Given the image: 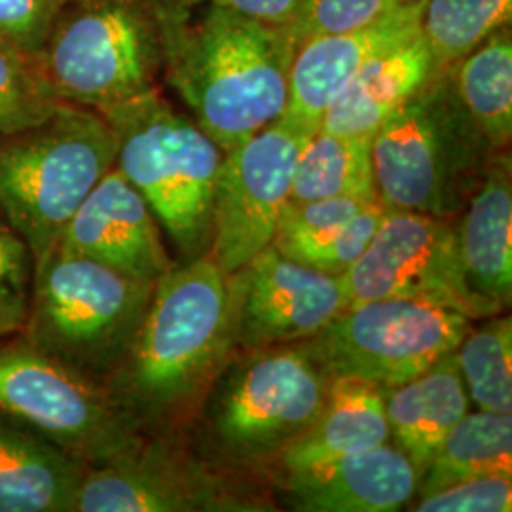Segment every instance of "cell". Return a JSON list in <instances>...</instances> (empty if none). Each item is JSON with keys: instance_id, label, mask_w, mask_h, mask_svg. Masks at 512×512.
<instances>
[{"instance_id": "6da1fadb", "label": "cell", "mask_w": 512, "mask_h": 512, "mask_svg": "<svg viewBox=\"0 0 512 512\" xmlns=\"http://www.w3.org/2000/svg\"><path fill=\"white\" fill-rule=\"evenodd\" d=\"M232 353L226 275L207 253L154 283L128 355L103 385L147 437L179 435Z\"/></svg>"}, {"instance_id": "7a4b0ae2", "label": "cell", "mask_w": 512, "mask_h": 512, "mask_svg": "<svg viewBox=\"0 0 512 512\" xmlns=\"http://www.w3.org/2000/svg\"><path fill=\"white\" fill-rule=\"evenodd\" d=\"M173 19L164 82L222 152L283 116L296 44L287 27L207 4Z\"/></svg>"}, {"instance_id": "3957f363", "label": "cell", "mask_w": 512, "mask_h": 512, "mask_svg": "<svg viewBox=\"0 0 512 512\" xmlns=\"http://www.w3.org/2000/svg\"><path fill=\"white\" fill-rule=\"evenodd\" d=\"M160 0H65L37 61L59 101L116 107L160 88L173 19Z\"/></svg>"}, {"instance_id": "277c9868", "label": "cell", "mask_w": 512, "mask_h": 512, "mask_svg": "<svg viewBox=\"0 0 512 512\" xmlns=\"http://www.w3.org/2000/svg\"><path fill=\"white\" fill-rule=\"evenodd\" d=\"M370 145L378 200L442 219L463 213L497 152L459 101L450 69L387 118Z\"/></svg>"}, {"instance_id": "5b68a950", "label": "cell", "mask_w": 512, "mask_h": 512, "mask_svg": "<svg viewBox=\"0 0 512 512\" xmlns=\"http://www.w3.org/2000/svg\"><path fill=\"white\" fill-rule=\"evenodd\" d=\"M116 137L114 167L147 200L181 262L207 255L224 152L162 88L101 110Z\"/></svg>"}, {"instance_id": "8992f818", "label": "cell", "mask_w": 512, "mask_h": 512, "mask_svg": "<svg viewBox=\"0 0 512 512\" xmlns=\"http://www.w3.org/2000/svg\"><path fill=\"white\" fill-rule=\"evenodd\" d=\"M152 293L154 283L55 245L37 260L19 336L105 384L128 355Z\"/></svg>"}, {"instance_id": "52a82bcc", "label": "cell", "mask_w": 512, "mask_h": 512, "mask_svg": "<svg viewBox=\"0 0 512 512\" xmlns=\"http://www.w3.org/2000/svg\"><path fill=\"white\" fill-rule=\"evenodd\" d=\"M116 162V137L97 110L61 103L33 126L0 133V211L35 260Z\"/></svg>"}, {"instance_id": "ba28073f", "label": "cell", "mask_w": 512, "mask_h": 512, "mask_svg": "<svg viewBox=\"0 0 512 512\" xmlns=\"http://www.w3.org/2000/svg\"><path fill=\"white\" fill-rule=\"evenodd\" d=\"M239 353L222 366L194 421L209 452L230 469H249L275 461L310 427L332 378L294 344Z\"/></svg>"}, {"instance_id": "9c48e42d", "label": "cell", "mask_w": 512, "mask_h": 512, "mask_svg": "<svg viewBox=\"0 0 512 512\" xmlns=\"http://www.w3.org/2000/svg\"><path fill=\"white\" fill-rule=\"evenodd\" d=\"M0 412L88 467L128 456L147 439L105 385L19 334L0 340Z\"/></svg>"}, {"instance_id": "30bf717a", "label": "cell", "mask_w": 512, "mask_h": 512, "mask_svg": "<svg viewBox=\"0 0 512 512\" xmlns=\"http://www.w3.org/2000/svg\"><path fill=\"white\" fill-rule=\"evenodd\" d=\"M471 325L458 311L382 298L351 304L294 346L332 380L391 387L454 353Z\"/></svg>"}, {"instance_id": "8fae6325", "label": "cell", "mask_w": 512, "mask_h": 512, "mask_svg": "<svg viewBox=\"0 0 512 512\" xmlns=\"http://www.w3.org/2000/svg\"><path fill=\"white\" fill-rule=\"evenodd\" d=\"M349 306L399 298L478 321L503 308L475 293L459 255L456 219L387 209L363 256L344 274Z\"/></svg>"}, {"instance_id": "7c38bea8", "label": "cell", "mask_w": 512, "mask_h": 512, "mask_svg": "<svg viewBox=\"0 0 512 512\" xmlns=\"http://www.w3.org/2000/svg\"><path fill=\"white\" fill-rule=\"evenodd\" d=\"M264 501L213 469L179 435H152L128 456L88 467L76 512L264 511Z\"/></svg>"}, {"instance_id": "4fadbf2b", "label": "cell", "mask_w": 512, "mask_h": 512, "mask_svg": "<svg viewBox=\"0 0 512 512\" xmlns=\"http://www.w3.org/2000/svg\"><path fill=\"white\" fill-rule=\"evenodd\" d=\"M310 137L277 120L224 152L213 192L209 251L224 275L234 274L272 245L298 154Z\"/></svg>"}, {"instance_id": "5bb4252c", "label": "cell", "mask_w": 512, "mask_h": 512, "mask_svg": "<svg viewBox=\"0 0 512 512\" xmlns=\"http://www.w3.org/2000/svg\"><path fill=\"white\" fill-rule=\"evenodd\" d=\"M226 294L238 353L304 342L349 306L344 275L313 270L274 245L226 275Z\"/></svg>"}, {"instance_id": "9a60e30c", "label": "cell", "mask_w": 512, "mask_h": 512, "mask_svg": "<svg viewBox=\"0 0 512 512\" xmlns=\"http://www.w3.org/2000/svg\"><path fill=\"white\" fill-rule=\"evenodd\" d=\"M425 0H406L363 29L306 40L296 48L283 124L308 135L321 129L336 95L372 57L421 33Z\"/></svg>"}, {"instance_id": "2e32d148", "label": "cell", "mask_w": 512, "mask_h": 512, "mask_svg": "<svg viewBox=\"0 0 512 512\" xmlns=\"http://www.w3.org/2000/svg\"><path fill=\"white\" fill-rule=\"evenodd\" d=\"M57 245L148 283L177 264L147 200L116 167L80 203Z\"/></svg>"}, {"instance_id": "e0dca14e", "label": "cell", "mask_w": 512, "mask_h": 512, "mask_svg": "<svg viewBox=\"0 0 512 512\" xmlns=\"http://www.w3.org/2000/svg\"><path fill=\"white\" fill-rule=\"evenodd\" d=\"M420 475L403 450L387 442L361 454L283 471L287 505L304 512H395L418 495Z\"/></svg>"}, {"instance_id": "ac0fdd59", "label": "cell", "mask_w": 512, "mask_h": 512, "mask_svg": "<svg viewBox=\"0 0 512 512\" xmlns=\"http://www.w3.org/2000/svg\"><path fill=\"white\" fill-rule=\"evenodd\" d=\"M440 73L442 69L420 33L372 57L353 74L325 112L321 129L340 137L372 139L387 118Z\"/></svg>"}, {"instance_id": "d6986e66", "label": "cell", "mask_w": 512, "mask_h": 512, "mask_svg": "<svg viewBox=\"0 0 512 512\" xmlns=\"http://www.w3.org/2000/svg\"><path fill=\"white\" fill-rule=\"evenodd\" d=\"M459 255L475 293L507 310L512 300V160L497 150L456 219Z\"/></svg>"}, {"instance_id": "ffe728a7", "label": "cell", "mask_w": 512, "mask_h": 512, "mask_svg": "<svg viewBox=\"0 0 512 512\" xmlns=\"http://www.w3.org/2000/svg\"><path fill=\"white\" fill-rule=\"evenodd\" d=\"M88 465L0 412V512H76Z\"/></svg>"}, {"instance_id": "44dd1931", "label": "cell", "mask_w": 512, "mask_h": 512, "mask_svg": "<svg viewBox=\"0 0 512 512\" xmlns=\"http://www.w3.org/2000/svg\"><path fill=\"white\" fill-rule=\"evenodd\" d=\"M391 440L423 476L440 444L471 410L454 353L412 380L384 387Z\"/></svg>"}, {"instance_id": "7402d4cb", "label": "cell", "mask_w": 512, "mask_h": 512, "mask_svg": "<svg viewBox=\"0 0 512 512\" xmlns=\"http://www.w3.org/2000/svg\"><path fill=\"white\" fill-rule=\"evenodd\" d=\"M391 442L384 387L332 380L321 414L275 459L283 471L308 469Z\"/></svg>"}, {"instance_id": "603a6c76", "label": "cell", "mask_w": 512, "mask_h": 512, "mask_svg": "<svg viewBox=\"0 0 512 512\" xmlns=\"http://www.w3.org/2000/svg\"><path fill=\"white\" fill-rule=\"evenodd\" d=\"M512 476L511 412H467L420 478L418 497L480 476Z\"/></svg>"}, {"instance_id": "cb8c5ba5", "label": "cell", "mask_w": 512, "mask_h": 512, "mask_svg": "<svg viewBox=\"0 0 512 512\" xmlns=\"http://www.w3.org/2000/svg\"><path fill=\"white\" fill-rule=\"evenodd\" d=\"M454 88L476 128L494 150L512 139V33L499 29L450 67Z\"/></svg>"}, {"instance_id": "d4e9b609", "label": "cell", "mask_w": 512, "mask_h": 512, "mask_svg": "<svg viewBox=\"0 0 512 512\" xmlns=\"http://www.w3.org/2000/svg\"><path fill=\"white\" fill-rule=\"evenodd\" d=\"M372 139L340 137L323 129L315 131L302 147L291 184V203L329 198L378 200Z\"/></svg>"}, {"instance_id": "484cf974", "label": "cell", "mask_w": 512, "mask_h": 512, "mask_svg": "<svg viewBox=\"0 0 512 512\" xmlns=\"http://www.w3.org/2000/svg\"><path fill=\"white\" fill-rule=\"evenodd\" d=\"M454 357L476 410L512 412V323L505 311L473 321Z\"/></svg>"}, {"instance_id": "4316f807", "label": "cell", "mask_w": 512, "mask_h": 512, "mask_svg": "<svg viewBox=\"0 0 512 512\" xmlns=\"http://www.w3.org/2000/svg\"><path fill=\"white\" fill-rule=\"evenodd\" d=\"M511 19L512 0H425L421 37L446 71Z\"/></svg>"}, {"instance_id": "83f0119b", "label": "cell", "mask_w": 512, "mask_h": 512, "mask_svg": "<svg viewBox=\"0 0 512 512\" xmlns=\"http://www.w3.org/2000/svg\"><path fill=\"white\" fill-rule=\"evenodd\" d=\"M61 103L37 55L0 38V133L33 126Z\"/></svg>"}, {"instance_id": "f1b7e54d", "label": "cell", "mask_w": 512, "mask_h": 512, "mask_svg": "<svg viewBox=\"0 0 512 512\" xmlns=\"http://www.w3.org/2000/svg\"><path fill=\"white\" fill-rule=\"evenodd\" d=\"M37 260L16 226L0 211V330L14 336L23 329Z\"/></svg>"}, {"instance_id": "f546056e", "label": "cell", "mask_w": 512, "mask_h": 512, "mask_svg": "<svg viewBox=\"0 0 512 512\" xmlns=\"http://www.w3.org/2000/svg\"><path fill=\"white\" fill-rule=\"evenodd\" d=\"M401 2L403 0H302L287 31L298 48L310 38L363 29Z\"/></svg>"}, {"instance_id": "4dcf8cb0", "label": "cell", "mask_w": 512, "mask_h": 512, "mask_svg": "<svg viewBox=\"0 0 512 512\" xmlns=\"http://www.w3.org/2000/svg\"><path fill=\"white\" fill-rule=\"evenodd\" d=\"M385 211L387 207L380 200L368 202L332 238L306 247L291 258L325 274L344 275L376 236Z\"/></svg>"}, {"instance_id": "1f68e13d", "label": "cell", "mask_w": 512, "mask_h": 512, "mask_svg": "<svg viewBox=\"0 0 512 512\" xmlns=\"http://www.w3.org/2000/svg\"><path fill=\"white\" fill-rule=\"evenodd\" d=\"M416 512H511L512 476H480L420 495Z\"/></svg>"}, {"instance_id": "d6a6232c", "label": "cell", "mask_w": 512, "mask_h": 512, "mask_svg": "<svg viewBox=\"0 0 512 512\" xmlns=\"http://www.w3.org/2000/svg\"><path fill=\"white\" fill-rule=\"evenodd\" d=\"M65 0H0V38L37 54Z\"/></svg>"}, {"instance_id": "836d02e7", "label": "cell", "mask_w": 512, "mask_h": 512, "mask_svg": "<svg viewBox=\"0 0 512 512\" xmlns=\"http://www.w3.org/2000/svg\"><path fill=\"white\" fill-rule=\"evenodd\" d=\"M211 6L230 10L243 18L255 19L272 27H287L302 0H207Z\"/></svg>"}, {"instance_id": "e575fe53", "label": "cell", "mask_w": 512, "mask_h": 512, "mask_svg": "<svg viewBox=\"0 0 512 512\" xmlns=\"http://www.w3.org/2000/svg\"><path fill=\"white\" fill-rule=\"evenodd\" d=\"M165 6L173 8V10H183V12H192L194 8H198L203 2L207 0H160Z\"/></svg>"}, {"instance_id": "d590c367", "label": "cell", "mask_w": 512, "mask_h": 512, "mask_svg": "<svg viewBox=\"0 0 512 512\" xmlns=\"http://www.w3.org/2000/svg\"><path fill=\"white\" fill-rule=\"evenodd\" d=\"M2 338H6V336H4V332H2V330H0V340H2Z\"/></svg>"}, {"instance_id": "8d00e7d4", "label": "cell", "mask_w": 512, "mask_h": 512, "mask_svg": "<svg viewBox=\"0 0 512 512\" xmlns=\"http://www.w3.org/2000/svg\"><path fill=\"white\" fill-rule=\"evenodd\" d=\"M403 2H404V0H403Z\"/></svg>"}]
</instances>
